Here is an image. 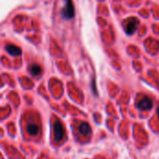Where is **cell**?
Here are the masks:
<instances>
[{
    "label": "cell",
    "mask_w": 159,
    "mask_h": 159,
    "mask_svg": "<svg viewBox=\"0 0 159 159\" xmlns=\"http://www.w3.org/2000/svg\"><path fill=\"white\" fill-rule=\"evenodd\" d=\"M53 129H54V139L56 142H60L64 138L65 135V130L64 127L60 121H56L53 125Z\"/></svg>",
    "instance_id": "2"
},
{
    "label": "cell",
    "mask_w": 159,
    "mask_h": 159,
    "mask_svg": "<svg viewBox=\"0 0 159 159\" xmlns=\"http://www.w3.org/2000/svg\"><path fill=\"white\" fill-rule=\"evenodd\" d=\"M62 17L65 20H71L75 16V7L72 0H65V6L62 9Z\"/></svg>",
    "instance_id": "1"
},
{
    "label": "cell",
    "mask_w": 159,
    "mask_h": 159,
    "mask_svg": "<svg viewBox=\"0 0 159 159\" xmlns=\"http://www.w3.org/2000/svg\"><path fill=\"white\" fill-rule=\"evenodd\" d=\"M30 72L34 76H37V75H41L42 69H41L40 65H38V64H32L30 67Z\"/></svg>",
    "instance_id": "8"
},
{
    "label": "cell",
    "mask_w": 159,
    "mask_h": 159,
    "mask_svg": "<svg viewBox=\"0 0 159 159\" xmlns=\"http://www.w3.org/2000/svg\"><path fill=\"white\" fill-rule=\"evenodd\" d=\"M139 20H137L136 18H130L129 19L126 23H125V30H126V33L128 34H132L135 33L138 25H139Z\"/></svg>",
    "instance_id": "3"
},
{
    "label": "cell",
    "mask_w": 159,
    "mask_h": 159,
    "mask_svg": "<svg viewBox=\"0 0 159 159\" xmlns=\"http://www.w3.org/2000/svg\"><path fill=\"white\" fill-rule=\"evenodd\" d=\"M157 115L159 116V106H158V108H157Z\"/></svg>",
    "instance_id": "9"
},
{
    "label": "cell",
    "mask_w": 159,
    "mask_h": 159,
    "mask_svg": "<svg viewBox=\"0 0 159 159\" xmlns=\"http://www.w3.org/2000/svg\"><path fill=\"white\" fill-rule=\"evenodd\" d=\"M6 49L7 50V52L10 55H13V56H19L21 53L20 48L19 47H17V46H14V45H7Z\"/></svg>",
    "instance_id": "6"
},
{
    "label": "cell",
    "mask_w": 159,
    "mask_h": 159,
    "mask_svg": "<svg viewBox=\"0 0 159 159\" xmlns=\"http://www.w3.org/2000/svg\"><path fill=\"white\" fill-rule=\"evenodd\" d=\"M79 131L81 134L85 135V136H88L91 133V128L90 126L86 123V122H83L79 125Z\"/></svg>",
    "instance_id": "7"
},
{
    "label": "cell",
    "mask_w": 159,
    "mask_h": 159,
    "mask_svg": "<svg viewBox=\"0 0 159 159\" xmlns=\"http://www.w3.org/2000/svg\"><path fill=\"white\" fill-rule=\"evenodd\" d=\"M137 106L140 110H150L153 106V102L149 97H144L139 101Z\"/></svg>",
    "instance_id": "4"
},
{
    "label": "cell",
    "mask_w": 159,
    "mask_h": 159,
    "mask_svg": "<svg viewBox=\"0 0 159 159\" xmlns=\"http://www.w3.org/2000/svg\"><path fill=\"white\" fill-rule=\"evenodd\" d=\"M27 131L31 136H36L39 132V128L35 123H28L27 124Z\"/></svg>",
    "instance_id": "5"
}]
</instances>
